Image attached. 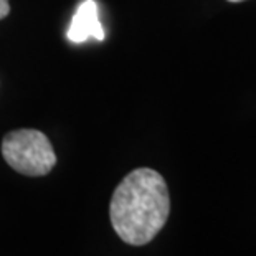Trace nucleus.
Here are the masks:
<instances>
[{"label": "nucleus", "instance_id": "nucleus-1", "mask_svg": "<svg viewBox=\"0 0 256 256\" xmlns=\"http://www.w3.org/2000/svg\"><path fill=\"white\" fill-rule=\"evenodd\" d=\"M170 214L167 184L159 172L140 167L128 174L112 194L110 216L124 243L140 246L152 242Z\"/></svg>", "mask_w": 256, "mask_h": 256}, {"label": "nucleus", "instance_id": "nucleus-2", "mask_svg": "<svg viewBox=\"0 0 256 256\" xmlns=\"http://www.w3.org/2000/svg\"><path fill=\"white\" fill-rule=\"evenodd\" d=\"M2 156L14 170L28 177L46 176L56 164L50 139L36 129H18L5 134Z\"/></svg>", "mask_w": 256, "mask_h": 256}, {"label": "nucleus", "instance_id": "nucleus-3", "mask_svg": "<svg viewBox=\"0 0 256 256\" xmlns=\"http://www.w3.org/2000/svg\"><path fill=\"white\" fill-rule=\"evenodd\" d=\"M68 40L73 43H83L88 38H96L98 42L104 40V30L98 15V4L94 0H84L76 8L68 28Z\"/></svg>", "mask_w": 256, "mask_h": 256}, {"label": "nucleus", "instance_id": "nucleus-4", "mask_svg": "<svg viewBox=\"0 0 256 256\" xmlns=\"http://www.w3.org/2000/svg\"><path fill=\"white\" fill-rule=\"evenodd\" d=\"M10 14V4L8 0H0V20L5 18Z\"/></svg>", "mask_w": 256, "mask_h": 256}, {"label": "nucleus", "instance_id": "nucleus-5", "mask_svg": "<svg viewBox=\"0 0 256 256\" xmlns=\"http://www.w3.org/2000/svg\"><path fill=\"white\" fill-rule=\"evenodd\" d=\"M228 2H244V0H228Z\"/></svg>", "mask_w": 256, "mask_h": 256}]
</instances>
